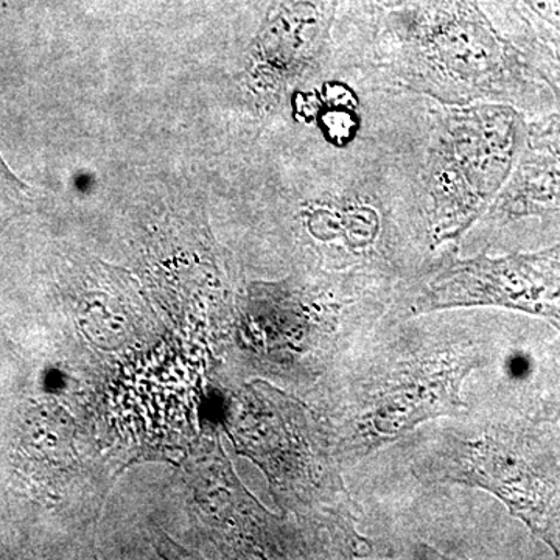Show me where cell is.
Here are the masks:
<instances>
[{
	"instance_id": "8992f818",
	"label": "cell",
	"mask_w": 560,
	"mask_h": 560,
	"mask_svg": "<svg viewBox=\"0 0 560 560\" xmlns=\"http://www.w3.org/2000/svg\"><path fill=\"white\" fill-rule=\"evenodd\" d=\"M341 0H271L238 81L259 114H276L329 49Z\"/></svg>"
},
{
	"instance_id": "5b68a950",
	"label": "cell",
	"mask_w": 560,
	"mask_h": 560,
	"mask_svg": "<svg viewBox=\"0 0 560 560\" xmlns=\"http://www.w3.org/2000/svg\"><path fill=\"white\" fill-rule=\"evenodd\" d=\"M500 307L551 324L560 334V243L534 253L448 261L411 294V315Z\"/></svg>"
},
{
	"instance_id": "7a4b0ae2",
	"label": "cell",
	"mask_w": 560,
	"mask_h": 560,
	"mask_svg": "<svg viewBox=\"0 0 560 560\" xmlns=\"http://www.w3.org/2000/svg\"><path fill=\"white\" fill-rule=\"evenodd\" d=\"M418 469L492 493L560 558V422L530 408L436 434Z\"/></svg>"
},
{
	"instance_id": "6da1fadb",
	"label": "cell",
	"mask_w": 560,
	"mask_h": 560,
	"mask_svg": "<svg viewBox=\"0 0 560 560\" xmlns=\"http://www.w3.org/2000/svg\"><path fill=\"white\" fill-rule=\"evenodd\" d=\"M394 69L410 86L451 105L486 101L530 105L540 77L481 9L480 0H425L378 25Z\"/></svg>"
},
{
	"instance_id": "9c48e42d",
	"label": "cell",
	"mask_w": 560,
	"mask_h": 560,
	"mask_svg": "<svg viewBox=\"0 0 560 560\" xmlns=\"http://www.w3.org/2000/svg\"><path fill=\"white\" fill-rule=\"evenodd\" d=\"M508 7L526 27L528 44L560 51V0H493Z\"/></svg>"
},
{
	"instance_id": "7c38bea8",
	"label": "cell",
	"mask_w": 560,
	"mask_h": 560,
	"mask_svg": "<svg viewBox=\"0 0 560 560\" xmlns=\"http://www.w3.org/2000/svg\"><path fill=\"white\" fill-rule=\"evenodd\" d=\"M423 2L425 0H350V9L355 16L377 28L390 14L412 9Z\"/></svg>"
},
{
	"instance_id": "3957f363",
	"label": "cell",
	"mask_w": 560,
	"mask_h": 560,
	"mask_svg": "<svg viewBox=\"0 0 560 560\" xmlns=\"http://www.w3.org/2000/svg\"><path fill=\"white\" fill-rule=\"evenodd\" d=\"M485 361L480 345L469 338L429 337L393 350L353 386L334 452L353 463L400 440L420 423L459 418L469 410L460 397L463 383Z\"/></svg>"
},
{
	"instance_id": "8fae6325",
	"label": "cell",
	"mask_w": 560,
	"mask_h": 560,
	"mask_svg": "<svg viewBox=\"0 0 560 560\" xmlns=\"http://www.w3.org/2000/svg\"><path fill=\"white\" fill-rule=\"evenodd\" d=\"M33 187L25 184L0 154V219L10 213L20 212L35 200Z\"/></svg>"
},
{
	"instance_id": "ba28073f",
	"label": "cell",
	"mask_w": 560,
	"mask_h": 560,
	"mask_svg": "<svg viewBox=\"0 0 560 560\" xmlns=\"http://www.w3.org/2000/svg\"><path fill=\"white\" fill-rule=\"evenodd\" d=\"M359 109V97L349 84L341 81L324 84L316 116L326 139L338 147L349 145L360 131Z\"/></svg>"
},
{
	"instance_id": "277c9868",
	"label": "cell",
	"mask_w": 560,
	"mask_h": 560,
	"mask_svg": "<svg viewBox=\"0 0 560 560\" xmlns=\"http://www.w3.org/2000/svg\"><path fill=\"white\" fill-rule=\"evenodd\" d=\"M526 124L510 103L481 102L442 114L423 167V212L434 245L459 242L506 186Z\"/></svg>"
},
{
	"instance_id": "4fadbf2b",
	"label": "cell",
	"mask_w": 560,
	"mask_h": 560,
	"mask_svg": "<svg viewBox=\"0 0 560 560\" xmlns=\"http://www.w3.org/2000/svg\"><path fill=\"white\" fill-rule=\"evenodd\" d=\"M529 54L526 57L533 62L540 80L550 86L552 94L560 102V51L548 49L539 44L528 46Z\"/></svg>"
},
{
	"instance_id": "52a82bcc",
	"label": "cell",
	"mask_w": 560,
	"mask_h": 560,
	"mask_svg": "<svg viewBox=\"0 0 560 560\" xmlns=\"http://www.w3.org/2000/svg\"><path fill=\"white\" fill-rule=\"evenodd\" d=\"M489 215L499 224L560 215V114L526 125L514 171Z\"/></svg>"
},
{
	"instance_id": "30bf717a",
	"label": "cell",
	"mask_w": 560,
	"mask_h": 560,
	"mask_svg": "<svg viewBox=\"0 0 560 560\" xmlns=\"http://www.w3.org/2000/svg\"><path fill=\"white\" fill-rule=\"evenodd\" d=\"M540 393L537 397V415L560 422V341L551 346L550 355L545 360Z\"/></svg>"
}]
</instances>
